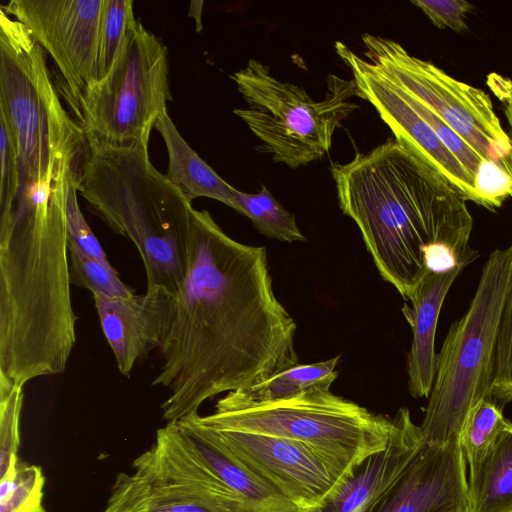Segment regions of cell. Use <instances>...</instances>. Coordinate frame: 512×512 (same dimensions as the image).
Listing matches in <instances>:
<instances>
[{
  "instance_id": "6da1fadb",
  "label": "cell",
  "mask_w": 512,
  "mask_h": 512,
  "mask_svg": "<svg viewBox=\"0 0 512 512\" xmlns=\"http://www.w3.org/2000/svg\"><path fill=\"white\" fill-rule=\"evenodd\" d=\"M272 284L265 247L234 240L208 211L193 209L187 269L152 380L169 391L164 420L299 364L296 323Z\"/></svg>"
},
{
  "instance_id": "7a4b0ae2",
  "label": "cell",
  "mask_w": 512,
  "mask_h": 512,
  "mask_svg": "<svg viewBox=\"0 0 512 512\" xmlns=\"http://www.w3.org/2000/svg\"><path fill=\"white\" fill-rule=\"evenodd\" d=\"M341 211L358 226L382 278L407 301L431 272L465 269L473 218L465 197L395 138L333 163Z\"/></svg>"
},
{
  "instance_id": "3957f363",
  "label": "cell",
  "mask_w": 512,
  "mask_h": 512,
  "mask_svg": "<svg viewBox=\"0 0 512 512\" xmlns=\"http://www.w3.org/2000/svg\"><path fill=\"white\" fill-rule=\"evenodd\" d=\"M66 199L0 215V384L62 373L76 342Z\"/></svg>"
},
{
  "instance_id": "277c9868",
  "label": "cell",
  "mask_w": 512,
  "mask_h": 512,
  "mask_svg": "<svg viewBox=\"0 0 512 512\" xmlns=\"http://www.w3.org/2000/svg\"><path fill=\"white\" fill-rule=\"evenodd\" d=\"M86 138L80 194L114 232L135 245L147 287L174 294L189 259L192 203L153 166L147 147Z\"/></svg>"
},
{
  "instance_id": "5b68a950",
  "label": "cell",
  "mask_w": 512,
  "mask_h": 512,
  "mask_svg": "<svg viewBox=\"0 0 512 512\" xmlns=\"http://www.w3.org/2000/svg\"><path fill=\"white\" fill-rule=\"evenodd\" d=\"M512 281V244L486 260L465 314L454 321L437 354L435 377L420 425L427 444L459 441L471 408L491 397L503 306Z\"/></svg>"
},
{
  "instance_id": "8992f818",
  "label": "cell",
  "mask_w": 512,
  "mask_h": 512,
  "mask_svg": "<svg viewBox=\"0 0 512 512\" xmlns=\"http://www.w3.org/2000/svg\"><path fill=\"white\" fill-rule=\"evenodd\" d=\"M201 424L302 442L333 463L348 479L372 454L384 449L393 419L335 395L314 389L272 402L238 405L220 398L214 411L197 415Z\"/></svg>"
},
{
  "instance_id": "52a82bcc",
  "label": "cell",
  "mask_w": 512,
  "mask_h": 512,
  "mask_svg": "<svg viewBox=\"0 0 512 512\" xmlns=\"http://www.w3.org/2000/svg\"><path fill=\"white\" fill-rule=\"evenodd\" d=\"M230 77L248 106L233 113L261 141L257 150L292 169L327 154L336 128L359 108L349 101L357 96L353 78L329 74L325 98L315 101L303 87L273 77L257 59Z\"/></svg>"
},
{
  "instance_id": "ba28073f",
  "label": "cell",
  "mask_w": 512,
  "mask_h": 512,
  "mask_svg": "<svg viewBox=\"0 0 512 512\" xmlns=\"http://www.w3.org/2000/svg\"><path fill=\"white\" fill-rule=\"evenodd\" d=\"M167 47L137 20L109 73L72 110L87 136L148 148L172 99Z\"/></svg>"
},
{
  "instance_id": "9c48e42d",
  "label": "cell",
  "mask_w": 512,
  "mask_h": 512,
  "mask_svg": "<svg viewBox=\"0 0 512 512\" xmlns=\"http://www.w3.org/2000/svg\"><path fill=\"white\" fill-rule=\"evenodd\" d=\"M119 473L103 512H250L202 461L176 422H167L149 450Z\"/></svg>"
},
{
  "instance_id": "30bf717a",
  "label": "cell",
  "mask_w": 512,
  "mask_h": 512,
  "mask_svg": "<svg viewBox=\"0 0 512 512\" xmlns=\"http://www.w3.org/2000/svg\"><path fill=\"white\" fill-rule=\"evenodd\" d=\"M361 39L365 56L385 77L440 117L483 159L512 173V141L486 92L411 55L395 40L369 33Z\"/></svg>"
},
{
  "instance_id": "8fae6325",
  "label": "cell",
  "mask_w": 512,
  "mask_h": 512,
  "mask_svg": "<svg viewBox=\"0 0 512 512\" xmlns=\"http://www.w3.org/2000/svg\"><path fill=\"white\" fill-rule=\"evenodd\" d=\"M204 433L224 453L256 474L303 512L322 507L348 479L310 446L281 437L216 430L201 424Z\"/></svg>"
},
{
  "instance_id": "7c38bea8",
  "label": "cell",
  "mask_w": 512,
  "mask_h": 512,
  "mask_svg": "<svg viewBox=\"0 0 512 512\" xmlns=\"http://www.w3.org/2000/svg\"><path fill=\"white\" fill-rule=\"evenodd\" d=\"M102 8L103 0H11L0 7L48 52L72 110L98 82Z\"/></svg>"
},
{
  "instance_id": "4fadbf2b",
  "label": "cell",
  "mask_w": 512,
  "mask_h": 512,
  "mask_svg": "<svg viewBox=\"0 0 512 512\" xmlns=\"http://www.w3.org/2000/svg\"><path fill=\"white\" fill-rule=\"evenodd\" d=\"M335 50L352 72L357 96L372 104L395 140L443 175L466 200L479 205L474 177L415 111L402 91L373 63L344 43L337 41Z\"/></svg>"
},
{
  "instance_id": "5bb4252c",
  "label": "cell",
  "mask_w": 512,
  "mask_h": 512,
  "mask_svg": "<svg viewBox=\"0 0 512 512\" xmlns=\"http://www.w3.org/2000/svg\"><path fill=\"white\" fill-rule=\"evenodd\" d=\"M468 476L459 441L424 442L396 482L367 512H464Z\"/></svg>"
},
{
  "instance_id": "9a60e30c",
  "label": "cell",
  "mask_w": 512,
  "mask_h": 512,
  "mask_svg": "<svg viewBox=\"0 0 512 512\" xmlns=\"http://www.w3.org/2000/svg\"><path fill=\"white\" fill-rule=\"evenodd\" d=\"M93 297L117 368L128 377L138 360L164 343L171 324L174 294L155 286L147 287L144 294L125 298Z\"/></svg>"
},
{
  "instance_id": "2e32d148",
  "label": "cell",
  "mask_w": 512,
  "mask_h": 512,
  "mask_svg": "<svg viewBox=\"0 0 512 512\" xmlns=\"http://www.w3.org/2000/svg\"><path fill=\"white\" fill-rule=\"evenodd\" d=\"M393 419V428L384 449L369 456L339 490L312 512H367L396 482L424 444L406 407Z\"/></svg>"
},
{
  "instance_id": "e0dca14e",
  "label": "cell",
  "mask_w": 512,
  "mask_h": 512,
  "mask_svg": "<svg viewBox=\"0 0 512 512\" xmlns=\"http://www.w3.org/2000/svg\"><path fill=\"white\" fill-rule=\"evenodd\" d=\"M464 271L455 268L431 272L405 303L402 313L411 326L412 342L407 355L408 389L413 398H428L432 389L437 354L435 335L444 300L457 277Z\"/></svg>"
},
{
  "instance_id": "ac0fdd59",
  "label": "cell",
  "mask_w": 512,
  "mask_h": 512,
  "mask_svg": "<svg viewBox=\"0 0 512 512\" xmlns=\"http://www.w3.org/2000/svg\"><path fill=\"white\" fill-rule=\"evenodd\" d=\"M194 452L250 512H303L278 490L224 453L192 414L176 422Z\"/></svg>"
},
{
  "instance_id": "d6986e66",
  "label": "cell",
  "mask_w": 512,
  "mask_h": 512,
  "mask_svg": "<svg viewBox=\"0 0 512 512\" xmlns=\"http://www.w3.org/2000/svg\"><path fill=\"white\" fill-rule=\"evenodd\" d=\"M156 130L162 136L169 158L166 178L190 202L207 197L237 210L233 187L224 181L189 146L166 111L157 121Z\"/></svg>"
},
{
  "instance_id": "ffe728a7",
  "label": "cell",
  "mask_w": 512,
  "mask_h": 512,
  "mask_svg": "<svg viewBox=\"0 0 512 512\" xmlns=\"http://www.w3.org/2000/svg\"><path fill=\"white\" fill-rule=\"evenodd\" d=\"M464 512H512V422L483 460L469 469Z\"/></svg>"
},
{
  "instance_id": "44dd1931",
  "label": "cell",
  "mask_w": 512,
  "mask_h": 512,
  "mask_svg": "<svg viewBox=\"0 0 512 512\" xmlns=\"http://www.w3.org/2000/svg\"><path fill=\"white\" fill-rule=\"evenodd\" d=\"M339 360L338 355L317 363L297 364L222 398L232 404L249 405L288 399L314 389H330L338 376Z\"/></svg>"
},
{
  "instance_id": "7402d4cb",
  "label": "cell",
  "mask_w": 512,
  "mask_h": 512,
  "mask_svg": "<svg viewBox=\"0 0 512 512\" xmlns=\"http://www.w3.org/2000/svg\"><path fill=\"white\" fill-rule=\"evenodd\" d=\"M237 212L247 216L263 235L282 242H301L306 238L300 231L294 214L290 213L262 184L257 193L242 192L233 187Z\"/></svg>"
},
{
  "instance_id": "603a6c76",
  "label": "cell",
  "mask_w": 512,
  "mask_h": 512,
  "mask_svg": "<svg viewBox=\"0 0 512 512\" xmlns=\"http://www.w3.org/2000/svg\"><path fill=\"white\" fill-rule=\"evenodd\" d=\"M503 408L491 397H484L469 411L459 437L469 469L483 460L504 429L508 420Z\"/></svg>"
},
{
  "instance_id": "cb8c5ba5",
  "label": "cell",
  "mask_w": 512,
  "mask_h": 512,
  "mask_svg": "<svg viewBox=\"0 0 512 512\" xmlns=\"http://www.w3.org/2000/svg\"><path fill=\"white\" fill-rule=\"evenodd\" d=\"M0 480V512H46L45 478L39 466L16 459Z\"/></svg>"
},
{
  "instance_id": "d4e9b609",
  "label": "cell",
  "mask_w": 512,
  "mask_h": 512,
  "mask_svg": "<svg viewBox=\"0 0 512 512\" xmlns=\"http://www.w3.org/2000/svg\"><path fill=\"white\" fill-rule=\"evenodd\" d=\"M133 4V0H103L99 32L98 81L109 73L137 22Z\"/></svg>"
},
{
  "instance_id": "484cf974",
  "label": "cell",
  "mask_w": 512,
  "mask_h": 512,
  "mask_svg": "<svg viewBox=\"0 0 512 512\" xmlns=\"http://www.w3.org/2000/svg\"><path fill=\"white\" fill-rule=\"evenodd\" d=\"M71 280L93 296L125 298L134 291L118 276L111 264L102 263L68 241Z\"/></svg>"
},
{
  "instance_id": "4316f807",
  "label": "cell",
  "mask_w": 512,
  "mask_h": 512,
  "mask_svg": "<svg viewBox=\"0 0 512 512\" xmlns=\"http://www.w3.org/2000/svg\"><path fill=\"white\" fill-rule=\"evenodd\" d=\"M23 387L0 384V478L18 459L19 421L23 404Z\"/></svg>"
},
{
  "instance_id": "83f0119b",
  "label": "cell",
  "mask_w": 512,
  "mask_h": 512,
  "mask_svg": "<svg viewBox=\"0 0 512 512\" xmlns=\"http://www.w3.org/2000/svg\"><path fill=\"white\" fill-rule=\"evenodd\" d=\"M491 398L502 406L512 402V281L499 327Z\"/></svg>"
},
{
  "instance_id": "f1b7e54d",
  "label": "cell",
  "mask_w": 512,
  "mask_h": 512,
  "mask_svg": "<svg viewBox=\"0 0 512 512\" xmlns=\"http://www.w3.org/2000/svg\"><path fill=\"white\" fill-rule=\"evenodd\" d=\"M81 178L82 176L72 178L67 187L66 219L68 241L74 243L78 248L94 259L105 264H110L104 249L80 210L77 192H79Z\"/></svg>"
},
{
  "instance_id": "f546056e",
  "label": "cell",
  "mask_w": 512,
  "mask_h": 512,
  "mask_svg": "<svg viewBox=\"0 0 512 512\" xmlns=\"http://www.w3.org/2000/svg\"><path fill=\"white\" fill-rule=\"evenodd\" d=\"M0 214L7 213L13 207L20 188V170L17 145L13 134L0 117Z\"/></svg>"
},
{
  "instance_id": "4dcf8cb0",
  "label": "cell",
  "mask_w": 512,
  "mask_h": 512,
  "mask_svg": "<svg viewBox=\"0 0 512 512\" xmlns=\"http://www.w3.org/2000/svg\"><path fill=\"white\" fill-rule=\"evenodd\" d=\"M438 28H449L456 32L466 29L467 14L472 4L464 0H412Z\"/></svg>"
},
{
  "instance_id": "1f68e13d",
  "label": "cell",
  "mask_w": 512,
  "mask_h": 512,
  "mask_svg": "<svg viewBox=\"0 0 512 512\" xmlns=\"http://www.w3.org/2000/svg\"><path fill=\"white\" fill-rule=\"evenodd\" d=\"M486 84L493 94L503 103L504 112L512 133V79L491 73L487 77ZM510 139L512 141V135Z\"/></svg>"
},
{
  "instance_id": "d6a6232c",
  "label": "cell",
  "mask_w": 512,
  "mask_h": 512,
  "mask_svg": "<svg viewBox=\"0 0 512 512\" xmlns=\"http://www.w3.org/2000/svg\"><path fill=\"white\" fill-rule=\"evenodd\" d=\"M202 6H203V1H193L190 3V8H189V15L194 18V20L196 22V30L198 32L202 30V21H201Z\"/></svg>"
}]
</instances>
